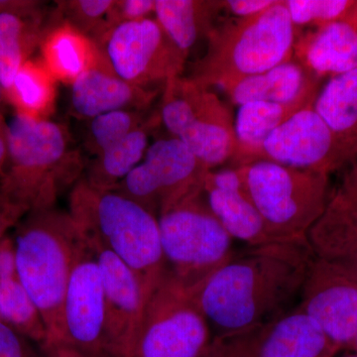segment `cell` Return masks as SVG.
I'll return each mask as SVG.
<instances>
[{"instance_id":"6","label":"cell","mask_w":357,"mask_h":357,"mask_svg":"<svg viewBox=\"0 0 357 357\" xmlns=\"http://www.w3.org/2000/svg\"><path fill=\"white\" fill-rule=\"evenodd\" d=\"M238 168L271 236L278 241L307 238L330 201V175L270 161Z\"/></svg>"},{"instance_id":"34","label":"cell","mask_w":357,"mask_h":357,"mask_svg":"<svg viewBox=\"0 0 357 357\" xmlns=\"http://www.w3.org/2000/svg\"><path fill=\"white\" fill-rule=\"evenodd\" d=\"M155 11V0H115L109 15V30L124 22L149 18Z\"/></svg>"},{"instance_id":"14","label":"cell","mask_w":357,"mask_h":357,"mask_svg":"<svg viewBox=\"0 0 357 357\" xmlns=\"http://www.w3.org/2000/svg\"><path fill=\"white\" fill-rule=\"evenodd\" d=\"M342 349L357 337V278L337 263L314 255L299 304Z\"/></svg>"},{"instance_id":"1","label":"cell","mask_w":357,"mask_h":357,"mask_svg":"<svg viewBox=\"0 0 357 357\" xmlns=\"http://www.w3.org/2000/svg\"><path fill=\"white\" fill-rule=\"evenodd\" d=\"M314 257L307 238L248 248L189 292L213 337L269 325L299 304Z\"/></svg>"},{"instance_id":"43","label":"cell","mask_w":357,"mask_h":357,"mask_svg":"<svg viewBox=\"0 0 357 357\" xmlns=\"http://www.w3.org/2000/svg\"><path fill=\"white\" fill-rule=\"evenodd\" d=\"M349 349H352L357 354V337L354 340V342H352L351 347Z\"/></svg>"},{"instance_id":"18","label":"cell","mask_w":357,"mask_h":357,"mask_svg":"<svg viewBox=\"0 0 357 357\" xmlns=\"http://www.w3.org/2000/svg\"><path fill=\"white\" fill-rule=\"evenodd\" d=\"M38 2L0 1V84L8 93L45 32Z\"/></svg>"},{"instance_id":"2","label":"cell","mask_w":357,"mask_h":357,"mask_svg":"<svg viewBox=\"0 0 357 357\" xmlns=\"http://www.w3.org/2000/svg\"><path fill=\"white\" fill-rule=\"evenodd\" d=\"M84 170L83 159L72 147L63 124L21 114L9 122L0 195L21 217L55 208L61 195L81 180Z\"/></svg>"},{"instance_id":"25","label":"cell","mask_w":357,"mask_h":357,"mask_svg":"<svg viewBox=\"0 0 357 357\" xmlns=\"http://www.w3.org/2000/svg\"><path fill=\"white\" fill-rule=\"evenodd\" d=\"M222 11V1L155 0L157 22L187 57L199 40L206 39Z\"/></svg>"},{"instance_id":"11","label":"cell","mask_w":357,"mask_h":357,"mask_svg":"<svg viewBox=\"0 0 357 357\" xmlns=\"http://www.w3.org/2000/svg\"><path fill=\"white\" fill-rule=\"evenodd\" d=\"M100 45L116 76L148 91L182 76L188 58L152 18L115 26Z\"/></svg>"},{"instance_id":"41","label":"cell","mask_w":357,"mask_h":357,"mask_svg":"<svg viewBox=\"0 0 357 357\" xmlns=\"http://www.w3.org/2000/svg\"><path fill=\"white\" fill-rule=\"evenodd\" d=\"M8 157V123L0 114V177L6 169Z\"/></svg>"},{"instance_id":"20","label":"cell","mask_w":357,"mask_h":357,"mask_svg":"<svg viewBox=\"0 0 357 357\" xmlns=\"http://www.w3.org/2000/svg\"><path fill=\"white\" fill-rule=\"evenodd\" d=\"M356 236L357 158L331 195L325 213L310 230L307 241L314 255L333 261Z\"/></svg>"},{"instance_id":"39","label":"cell","mask_w":357,"mask_h":357,"mask_svg":"<svg viewBox=\"0 0 357 357\" xmlns=\"http://www.w3.org/2000/svg\"><path fill=\"white\" fill-rule=\"evenodd\" d=\"M22 218L18 211L14 210L0 195V241L6 236L7 231L11 227H15Z\"/></svg>"},{"instance_id":"44","label":"cell","mask_w":357,"mask_h":357,"mask_svg":"<svg viewBox=\"0 0 357 357\" xmlns=\"http://www.w3.org/2000/svg\"><path fill=\"white\" fill-rule=\"evenodd\" d=\"M2 95H3V91H2L1 84H0V100H1Z\"/></svg>"},{"instance_id":"33","label":"cell","mask_w":357,"mask_h":357,"mask_svg":"<svg viewBox=\"0 0 357 357\" xmlns=\"http://www.w3.org/2000/svg\"><path fill=\"white\" fill-rule=\"evenodd\" d=\"M263 326H256L232 335L213 337L204 357H256V347Z\"/></svg>"},{"instance_id":"17","label":"cell","mask_w":357,"mask_h":357,"mask_svg":"<svg viewBox=\"0 0 357 357\" xmlns=\"http://www.w3.org/2000/svg\"><path fill=\"white\" fill-rule=\"evenodd\" d=\"M155 96L156 91L133 86L116 76L103 53L96 65L72 84L70 102L77 116L93 119L114 110H143Z\"/></svg>"},{"instance_id":"7","label":"cell","mask_w":357,"mask_h":357,"mask_svg":"<svg viewBox=\"0 0 357 357\" xmlns=\"http://www.w3.org/2000/svg\"><path fill=\"white\" fill-rule=\"evenodd\" d=\"M158 222L167 270L188 291L203 285L236 252L204 192L161 213Z\"/></svg>"},{"instance_id":"8","label":"cell","mask_w":357,"mask_h":357,"mask_svg":"<svg viewBox=\"0 0 357 357\" xmlns=\"http://www.w3.org/2000/svg\"><path fill=\"white\" fill-rule=\"evenodd\" d=\"M160 119L208 170L234 159L236 134L230 110L210 89L178 76L164 86Z\"/></svg>"},{"instance_id":"31","label":"cell","mask_w":357,"mask_h":357,"mask_svg":"<svg viewBox=\"0 0 357 357\" xmlns=\"http://www.w3.org/2000/svg\"><path fill=\"white\" fill-rule=\"evenodd\" d=\"M114 0H76L60 4L64 22L93 40L98 46L110 31L109 15Z\"/></svg>"},{"instance_id":"22","label":"cell","mask_w":357,"mask_h":357,"mask_svg":"<svg viewBox=\"0 0 357 357\" xmlns=\"http://www.w3.org/2000/svg\"><path fill=\"white\" fill-rule=\"evenodd\" d=\"M299 64L321 79L357 68V31L344 20L335 21L296 40Z\"/></svg>"},{"instance_id":"42","label":"cell","mask_w":357,"mask_h":357,"mask_svg":"<svg viewBox=\"0 0 357 357\" xmlns=\"http://www.w3.org/2000/svg\"><path fill=\"white\" fill-rule=\"evenodd\" d=\"M345 21V22L349 23V25L354 28L356 31H357V1L354 2V6H352L351 8L349 9V13H347V16L342 20Z\"/></svg>"},{"instance_id":"19","label":"cell","mask_w":357,"mask_h":357,"mask_svg":"<svg viewBox=\"0 0 357 357\" xmlns=\"http://www.w3.org/2000/svg\"><path fill=\"white\" fill-rule=\"evenodd\" d=\"M340 351L319 324L297 305L263 326L256 357H335Z\"/></svg>"},{"instance_id":"10","label":"cell","mask_w":357,"mask_h":357,"mask_svg":"<svg viewBox=\"0 0 357 357\" xmlns=\"http://www.w3.org/2000/svg\"><path fill=\"white\" fill-rule=\"evenodd\" d=\"M210 171L182 141L175 137L160 139L149 145L142 162L114 191L158 218L185 199L204 192Z\"/></svg>"},{"instance_id":"27","label":"cell","mask_w":357,"mask_h":357,"mask_svg":"<svg viewBox=\"0 0 357 357\" xmlns=\"http://www.w3.org/2000/svg\"><path fill=\"white\" fill-rule=\"evenodd\" d=\"M153 121L155 119L147 121L124 139L96 156L82 177L84 182L102 191L116 189L144 159L149 147L147 126Z\"/></svg>"},{"instance_id":"16","label":"cell","mask_w":357,"mask_h":357,"mask_svg":"<svg viewBox=\"0 0 357 357\" xmlns=\"http://www.w3.org/2000/svg\"><path fill=\"white\" fill-rule=\"evenodd\" d=\"M204 194L213 215L234 239L248 248L276 243L246 189L238 167L211 170Z\"/></svg>"},{"instance_id":"28","label":"cell","mask_w":357,"mask_h":357,"mask_svg":"<svg viewBox=\"0 0 357 357\" xmlns=\"http://www.w3.org/2000/svg\"><path fill=\"white\" fill-rule=\"evenodd\" d=\"M56 82L41 60H29L21 68L6 96L15 105L18 114L48 119L55 107Z\"/></svg>"},{"instance_id":"9","label":"cell","mask_w":357,"mask_h":357,"mask_svg":"<svg viewBox=\"0 0 357 357\" xmlns=\"http://www.w3.org/2000/svg\"><path fill=\"white\" fill-rule=\"evenodd\" d=\"M213 340L191 294L167 272L148 299L128 357H204Z\"/></svg>"},{"instance_id":"4","label":"cell","mask_w":357,"mask_h":357,"mask_svg":"<svg viewBox=\"0 0 357 357\" xmlns=\"http://www.w3.org/2000/svg\"><path fill=\"white\" fill-rule=\"evenodd\" d=\"M206 42V53L192 66L189 77L204 88L225 89L291 61L295 26L283 0H278L261 13L215 25Z\"/></svg>"},{"instance_id":"37","label":"cell","mask_w":357,"mask_h":357,"mask_svg":"<svg viewBox=\"0 0 357 357\" xmlns=\"http://www.w3.org/2000/svg\"><path fill=\"white\" fill-rule=\"evenodd\" d=\"M18 274L15 245L13 236H4L0 241V278Z\"/></svg>"},{"instance_id":"35","label":"cell","mask_w":357,"mask_h":357,"mask_svg":"<svg viewBox=\"0 0 357 357\" xmlns=\"http://www.w3.org/2000/svg\"><path fill=\"white\" fill-rule=\"evenodd\" d=\"M0 357H42L30 340L0 319Z\"/></svg>"},{"instance_id":"40","label":"cell","mask_w":357,"mask_h":357,"mask_svg":"<svg viewBox=\"0 0 357 357\" xmlns=\"http://www.w3.org/2000/svg\"><path fill=\"white\" fill-rule=\"evenodd\" d=\"M333 262L337 263L338 265L344 267L345 270H347L349 273L357 278V236L347 246L344 253L337 259L333 260Z\"/></svg>"},{"instance_id":"12","label":"cell","mask_w":357,"mask_h":357,"mask_svg":"<svg viewBox=\"0 0 357 357\" xmlns=\"http://www.w3.org/2000/svg\"><path fill=\"white\" fill-rule=\"evenodd\" d=\"M63 319V342L89 357H109L105 345L102 273L93 249L81 232L66 291Z\"/></svg>"},{"instance_id":"36","label":"cell","mask_w":357,"mask_h":357,"mask_svg":"<svg viewBox=\"0 0 357 357\" xmlns=\"http://www.w3.org/2000/svg\"><path fill=\"white\" fill-rule=\"evenodd\" d=\"M278 0H223L222 11L229 13L234 17H249L267 10Z\"/></svg>"},{"instance_id":"24","label":"cell","mask_w":357,"mask_h":357,"mask_svg":"<svg viewBox=\"0 0 357 357\" xmlns=\"http://www.w3.org/2000/svg\"><path fill=\"white\" fill-rule=\"evenodd\" d=\"M40 45L45 68L65 84L74 83L103 56L93 40L64 21L45 32Z\"/></svg>"},{"instance_id":"38","label":"cell","mask_w":357,"mask_h":357,"mask_svg":"<svg viewBox=\"0 0 357 357\" xmlns=\"http://www.w3.org/2000/svg\"><path fill=\"white\" fill-rule=\"evenodd\" d=\"M42 357H89L64 342L47 340L39 345Z\"/></svg>"},{"instance_id":"15","label":"cell","mask_w":357,"mask_h":357,"mask_svg":"<svg viewBox=\"0 0 357 357\" xmlns=\"http://www.w3.org/2000/svg\"><path fill=\"white\" fill-rule=\"evenodd\" d=\"M81 234L93 249L102 273L107 354L128 357L142 324L148 296L128 265L100 241Z\"/></svg>"},{"instance_id":"5","label":"cell","mask_w":357,"mask_h":357,"mask_svg":"<svg viewBox=\"0 0 357 357\" xmlns=\"http://www.w3.org/2000/svg\"><path fill=\"white\" fill-rule=\"evenodd\" d=\"M18 277L46 326L47 340H64L63 309L79 232L69 211H32L16 225Z\"/></svg>"},{"instance_id":"45","label":"cell","mask_w":357,"mask_h":357,"mask_svg":"<svg viewBox=\"0 0 357 357\" xmlns=\"http://www.w3.org/2000/svg\"><path fill=\"white\" fill-rule=\"evenodd\" d=\"M344 357H357V354H352V356H344Z\"/></svg>"},{"instance_id":"21","label":"cell","mask_w":357,"mask_h":357,"mask_svg":"<svg viewBox=\"0 0 357 357\" xmlns=\"http://www.w3.org/2000/svg\"><path fill=\"white\" fill-rule=\"evenodd\" d=\"M319 84V77L299 63L289 61L261 74L241 79L223 91L239 107L252 102H316Z\"/></svg>"},{"instance_id":"3","label":"cell","mask_w":357,"mask_h":357,"mask_svg":"<svg viewBox=\"0 0 357 357\" xmlns=\"http://www.w3.org/2000/svg\"><path fill=\"white\" fill-rule=\"evenodd\" d=\"M68 211L82 234L130 268L149 299L168 272L158 218L121 192L95 189L83 178L70 190Z\"/></svg>"},{"instance_id":"30","label":"cell","mask_w":357,"mask_h":357,"mask_svg":"<svg viewBox=\"0 0 357 357\" xmlns=\"http://www.w3.org/2000/svg\"><path fill=\"white\" fill-rule=\"evenodd\" d=\"M91 121L86 149L96 156L146 123L143 121V110L135 109L114 110Z\"/></svg>"},{"instance_id":"29","label":"cell","mask_w":357,"mask_h":357,"mask_svg":"<svg viewBox=\"0 0 357 357\" xmlns=\"http://www.w3.org/2000/svg\"><path fill=\"white\" fill-rule=\"evenodd\" d=\"M0 319L38 347L48 338L41 314L18 274L0 278Z\"/></svg>"},{"instance_id":"32","label":"cell","mask_w":357,"mask_h":357,"mask_svg":"<svg viewBox=\"0 0 357 357\" xmlns=\"http://www.w3.org/2000/svg\"><path fill=\"white\" fill-rule=\"evenodd\" d=\"M294 26L317 28L344 20L356 0H283Z\"/></svg>"},{"instance_id":"23","label":"cell","mask_w":357,"mask_h":357,"mask_svg":"<svg viewBox=\"0 0 357 357\" xmlns=\"http://www.w3.org/2000/svg\"><path fill=\"white\" fill-rule=\"evenodd\" d=\"M312 100L292 103L252 102L239 107L236 122V151L234 167L261 161L262 147L270 134L305 107L314 105Z\"/></svg>"},{"instance_id":"26","label":"cell","mask_w":357,"mask_h":357,"mask_svg":"<svg viewBox=\"0 0 357 357\" xmlns=\"http://www.w3.org/2000/svg\"><path fill=\"white\" fill-rule=\"evenodd\" d=\"M314 109L354 161L357 158V68L331 77L317 96Z\"/></svg>"},{"instance_id":"13","label":"cell","mask_w":357,"mask_h":357,"mask_svg":"<svg viewBox=\"0 0 357 357\" xmlns=\"http://www.w3.org/2000/svg\"><path fill=\"white\" fill-rule=\"evenodd\" d=\"M261 161L330 175L354 159L314 105H310L270 134L263 144Z\"/></svg>"}]
</instances>
